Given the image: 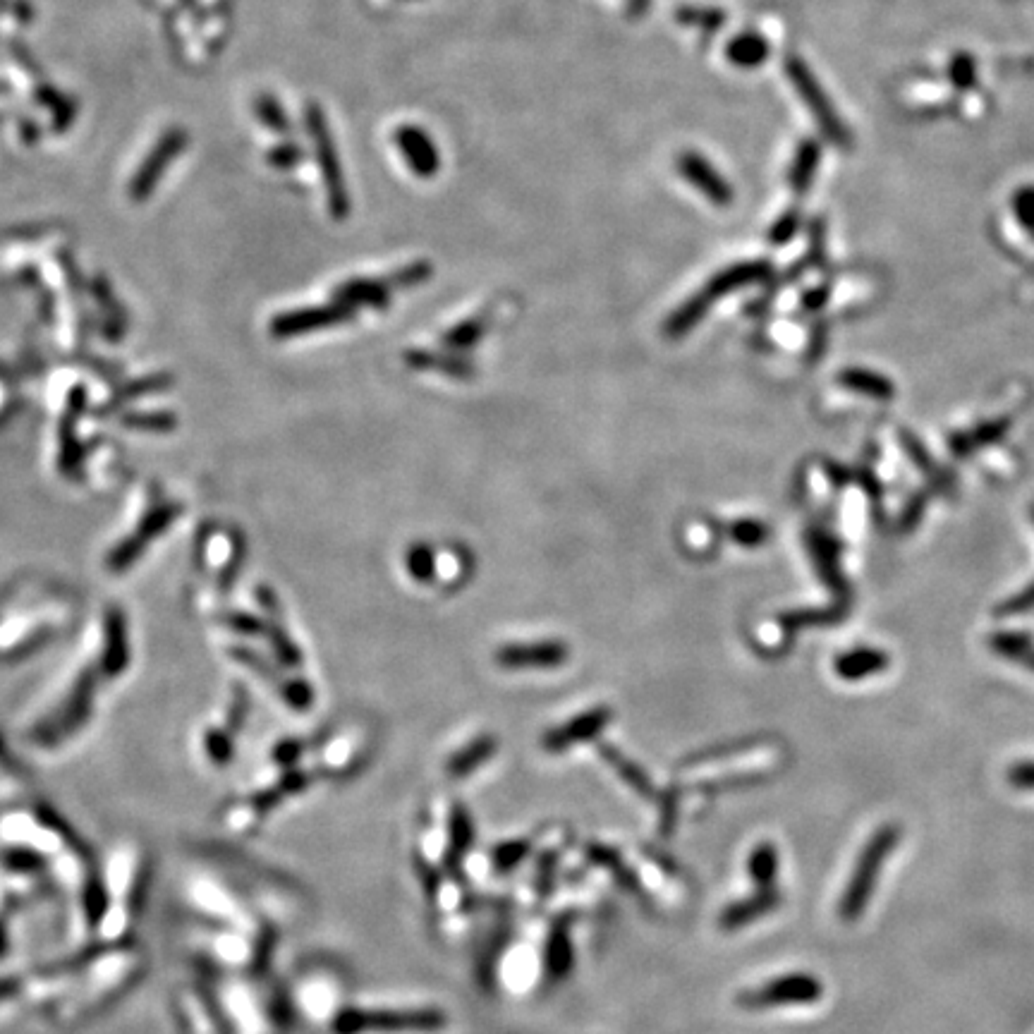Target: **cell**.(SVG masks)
<instances>
[{
    "mask_svg": "<svg viewBox=\"0 0 1034 1034\" xmlns=\"http://www.w3.org/2000/svg\"><path fill=\"white\" fill-rule=\"evenodd\" d=\"M675 168H678L680 178H683L687 185L695 187V190L702 194L704 199H709L711 204H733V185L723 178L714 163L707 161L702 154H697V151H680V156L675 158Z\"/></svg>",
    "mask_w": 1034,
    "mask_h": 1034,
    "instance_id": "obj_8",
    "label": "cell"
},
{
    "mask_svg": "<svg viewBox=\"0 0 1034 1034\" xmlns=\"http://www.w3.org/2000/svg\"><path fill=\"white\" fill-rule=\"evenodd\" d=\"M819 158L821 154L817 142L807 139V142L800 144L798 154L793 158V166H790V185H793V190L798 194H805L810 190L814 173H817L819 168Z\"/></svg>",
    "mask_w": 1034,
    "mask_h": 1034,
    "instance_id": "obj_23",
    "label": "cell"
},
{
    "mask_svg": "<svg viewBox=\"0 0 1034 1034\" xmlns=\"http://www.w3.org/2000/svg\"><path fill=\"white\" fill-rule=\"evenodd\" d=\"M333 302L348 304L352 309H386L391 304V288L386 281H376V278H350L338 285Z\"/></svg>",
    "mask_w": 1034,
    "mask_h": 1034,
    "instance_id": "obj_14",
    "label": "cell"
},
{
    "mask_svg": "<svg viewBox=\"0 0 1034 1034\" xmlns=\"http://www.w3.org/2000/svg\"><path fill=\"white\" fill-rule=\"evenodd\" d=\"M599 752H601V757H604L606 762L611 764V769L616 771V774L623 778V781L628 783L632 790H637V793L644 795V798H654V795H656L654 793V783L649 781L647 774H644L640 766L632 764L630 759L625 757V754H620L616 747H611V745H601Z\"/></svg>",
    "mask_w": 1034,
    "mask_h": 1034,
    "instance_id": "obj_22",
    "label": "cell"
},
{
    "mask_svg": "<svg viewBox=\"0 0 1034 1034\" xmlns=\"http://www.w3.org/2000/svg\"><path fill=\"white\" fill-rule=\"evenodd\" d=\"M795 230H798V214H795V211H788V214H783L774 223V228H771V235L769 237H771V242H774V245H786L790 237L795 235Z\"/></svg>",
    "mask_w": 1034,
    "mask_h": 1034,
    "instance_id": "obj_38",
    "label": "cell"
},
{
    "mask_svg": "<svg viewBox=\"0 0 1034 1034\" xmlns=\"http://www.w3.org/2000/svg\"><path fill=\"white\" fill-rule=\"evenodd\" d=\"M1008 783L1018 790H1034V762H1020L1008 769Z\"/></svg>",
    "mask_w": 1034,
    "mask_h": 1034,
    "instance_id": "obj_39",
    "label": "cell"
},
{
    "mask_svg": "<svg viewBox=\"0 0 1034 1034\" xmlns=\"http://www.w3.org/2000/svg\"><path fill=\"white\" fill-rule=\"evenodd\" d=\"M731 539L740 546H759L766 539V527L757 520H738L731 525Z\"/></svg>",
    "mask_w": 1034,
    "mask_h": 1034,
    "instance_id": "obj_33",
    "label": "cell"
},
{
    "mask_svg": "<svg viewBox=\"0 0 1034 1034\" xmlns=\"http://www.w3.org/2000/svg\"><path fill=\"white\" fill-rule=\"evenodd\" d=\"M769 273H771L769 261H762V259L740 261V264L728 266V269L716 273V276L711 278L707 285H704L702 293L709 297L711 304H714L723 295H731V293H735V290L764 281Z\"/></svg>",
    "mask_w": 1034,
    "mask_h": 1034,
    "instance_id": "obj_12",
    "label": "cell"
},
{
    "mask_svg": "<svg viewBox=\"0 0 1034 1034\" xmlns=\"http://www.w3.org/2000/svg\"><path fill=\"white\" fill-rule=\"evenodd\" d=\"M20 135H22V139L27 144H34V142H39V139H41V127H39V123H34V120H22V123H20Z\"/></svg>",
    "mask_w": 1034,
    "mask_h": 1034,
    "instance_id": "obj_47",
    "label": "cell"
},
{
    "mask_svg": "<svg viewBox=\"0 0 1034 1034\" xmlns=\"http://www.w3.org/2000/svg\"><path fill=\"white\" fill-rule=\"evenodd\" d=\"M900 838H903V829L896 824H886L872 833V838L857 857L853 874H850L841 903H838V917L843 922H855L865 915L874 888H877L879 872L884 869L888 855L896 850Z\"/></svg>",
    "mask_w": 1034,
    "mask_h": 1034,
    "instance_id": "obj_1",
    "label": "cell"
},
{
    "mask_svg": "<svg viewBox=\"0 0 1034 1034\" xmlns=\"http://www.w3.org/2000/svg\"><path fill=\"white\" fill-rule=\"evenodd\" d=\"M12 56H15L17 60H20V63H22V68H24V70H27V72H29V75H34V77H36V75H39V77H41V68H39V65H36V63H34V60H32V56H29V51H27V48H24V46H12Z\"/></svg>",
    "mask_w": 1034,
    "mask_h": 1034,
    "instance_id": "obj_44",
    "label": "cell"
},
{
    "mask_svg": "<svg viewBox=\"0 0 1034 1034\" xmlns=\"http://www.w3.org/2000/svg\"><path fill=\"white\" fill-rule=\"evenodd\" d=\"M824 994V987L814 975L807 972H795V975L778 977L774 982H766L762 987L742 991L738 996V1006L750 1008V1011H762V1008H778V1006H802V1003H817Z\"/></svg>",
    "mask_w": 1034,
    "mask_h": 1034,
    "instance_id": "obj_5",
    "label": "cell"
},
{
    "mask_svg": "<svg viewBox=\"0 0 1034 1034\" xmlns=\"http://www.w3.org/2000/svg\"><path fill=\"white\" fill-rule=\"evenodd\" d=\"M496 750V742L494 738H489V735H484V738L474 740L472 745H467L465 750L455 754L453 759L448 762V774L460 778V776H467L472 774L474 769H477L479 764H484L486 759L491 757Z\"/></svg>",
    "mask_w": 1034,
    "mask_h": 1034,
    "instance_id": "obj_24",
    "label": "cell"
},
{
    "mask_svg": "<svg viewBox=\"0 0 1034 1034\" xmlns=\"http://www.w3.org/2000/svg\"><path fill=\"white\" fill-rule=\"evenodd\" d=\"M972 75H975V65H972L967 58H960L958 63L953 65V79L963 84V87H965V84H970V77Z\"/></svg>",
    "mask_w": 1034,
    "mask_h": 1034,
    "instance_id": "obj_45",
    "label": "cell"
},
{
    "mask_svg": "<svg viewBox=\"0 0 1034 1034\" xmlns=\"http://www.w3.org/2000/svg\"><path fill=\"white\" fill-rule=\"evenodd\" d=\"M529 843L527 841H513L506 845H498L494 850V865L501 869V872H508L510 867H515L522 857L527 855Z\"/></svg>",
    "mask_w": 1034,
    "mask_h": 1034,
    "instance_id": "obj_35",
    "label": "cell"
},
{
    "mask_svg": "<svg viewBox=\"0 0 1034 1034\" xmlns=\"http://www.w3.org/2000/svg\"><path fill=\"white\" fill-rule=\"evenodd\" d=\"M903 446H905V450H908V453H910V458L915 460V465H917V467H922V470L927 472V474H936L934 462H932V458H929L927 450H924V448L920 446V441L912 439L910 434H903Z\"/></svg>",
    "mask_w": 1034,
    "mask_h": 1034,
    "instance_id": "obj_41",
    "label": "cell"
},
{
    "mask_svg": "<svg viewBox=\"0 0 1034 1034\" xmlns=\"http://www.w3.org/2000/svg\"><path fill=\"white\" fill-rule=\"evenodd\" d=\"M302 158H304V149L300 147V144L293 142V139H285V142L276 144V147L269 149V154H266V163L278 170H290V168H295L297 163H302Z\"/></svg>",
    "mask_w": 1034,
    "mask_h": 1034,
    "instance_id": "obj_32",
    "label": "cell"
},
{
    "mask_svg": "<svg viewBox=\"0 0 1034 1034\" xmlns=\"http://www.w3.org/2000/svg\"><path fill=\"white\" fill-rule=\"evenodd\" d=\"M565 661H568V647L563 642L508 644L496 652V664L503 668H553Z\"/></svg>",
    "mask_w": 1034,
    "mask_h": 1034,
    "instance_id": "obj_10",
    "label": "cell"
},
{
    "mask_svg": "<svg viewBox=\"0 0 1034 1034\" xmlns=\"http://www.w3.org/2000/svg\"><path fill=\"white\" fill-rule=\"evenodd\" d=\"M781 898H783L781 891H776V888H759L754 896L742 898V900H738V903L728 905V908L721 912V917H719L721 929H726V932H735V929H742V927H747V924L757 922L759 917L774 912L778 905H781Z\"/></svg>",
    "mask_w": 1034,
    "mask_h": 1034,
    "instance_id": "obj_13",
    "label": "cell"
},
{
    "mask_svg": "<svg viewBox=\"0 0 1034 1034\" xmlns=\"http://www.w3.org/2000/svg\"><path fill=\"white\" fill-rule=\"evenodd\" d=\"M1020 223L1034 235V190H1023L1013 199Z\"/></svg>",
    "mask_w": 1034,
    "mask_h": 1034,
    "instance_id": "obj_40",
    "label": "cell"
},
{
    "mask_svg": "<svg viewBox=\"0 0 1034 1034\" xmlns=\"http://www.w3.org/2000/svg\"><path fill=\"white\" fill-rule=\"evenodd\" d=\"M187 142H190V135H187L185 127H168V130L158 137L154 149H151L147 158L139 163L137 173L132 175L130 185H127V194H130L132 202H147L158 187V182H161L166 168L185 151Z\"/></svg>",
    "mask_w": 1034,
    "mask_h": 1034,
    "instance_id": "obj_6",
    "label": "cell"
},
{
    "mask_svg": "<svg viewBox=\"0 0 1034 1034\" xmlns=\"http://www.w3.org/2000/svg\"><path fill=\"white\" fill-rule=\"evenodd\" d=\"M709 309H711L709 297L699 290L697 295H692L690 300H685L671 316H668L666 324H664V333L668 338L685 336V333H690L692 328H695L699 321L704 319V314H707Z\"/></svg>",
    "mask_w": 1034,
    "mask_h": 1034,
    "instance_id": "obj_20",
    "label": "cell"
},
{
    "mask_svg": "<svg viewBox=\"0 0 1034 1034\" xmlns=\"http://www.w3.org/2000/svg\"><path fill=\"white\" fill-rule=\"evenodd\" d=\"M254 115H257V120L266 130L276 132V135H290V132H293V120H290V115L285 113L281 101L273 94L261 91L257 99H254Z\"/></svg>",
    "mask_w": 1034,
    "mask_h": 1034,
    "instance_id": "obj_25",
    "label": "cell"
},
{
    "mask_svg": "<svg viewBox=\"0 0 1034 1034\" xmlns=\"http://www.w3.org/2000/svg\"><path fill=\"white\" fill-rule=\"evenodd\" d=\"M888 654L874 647H857L853 652L841 654L833 661V671L843 680H865L877 675L888 666Z\"/></svg>",
    "mask_w": 1034,
    "mask_h": 1034,
    "instance_id": "obj_15",
    "label": "cell"
},
{
    "mask_svg": "<svg viewBox=\"0 0 1034 1034\" xmlns=\"http://www.w3.org/2000/svg\"><path fill=\"white\" fill-rule=\"evenodd\" d=\"M675 20L683 27H695L704 34L719 32L726 22V15L719 8H697V5H683L675 10Z\"/></svg>",
    "mask_w": 1034,
    "mask_h": 1034,
    "instance_id": "obj_27",
    "label": "cell"
},
{
    "mask_svg": "<svg viewBox=\"0 0 1034 1034\" xmlns=\"http://www.w3.org/2000/svg\"><path fill=\"white\" fill-rule=\"evenodd\" d=\"M1008 429H1011V422H1008V419H996V422L979 424V427L967 429V431H963V434L951 436L948 448H951L953 455H970L979 448L1001 441L1003 436H1006Z\"/></svg>",
    "mask_w": 1034,
    "mask_h": 1034,
    "instance_id": "obj_18",
    "label": "cell"
},
{
    "mask_svg": "<svg viewBox=\"0 0 1034 1034\" xmlns=\"http://www.w3.org/2000/svg\"><path fill=\"white\" fill-rule=\"evenodd\" d=\"M446 1018L439 1011H345L338 1015V1034L362 1032H400V1030H439Z\"/></svg>",
    "mask_w": 1034,
    "mask_h": 1034,
    "instance_id": "obj_4",
    "label": "cell"
},
{
    "mask_svg": "<svg viewBox=\"0 0 1034 1034\" xmlns=\"http://www.w3.org/2000/svg\"><path fill=\"white\" fill-rule=\"evenodd\" d=\"M407 570L415 577L417 582H431L436 573V558L431 546L427 544H415L410 551H407Z\"/></svg>",
    "mask_w": 1034,
    "mask_h": 1034,
    "instance_id": "obj_31",
    "label": "cell"
},
{
    "mask_svg": "<svg viewBox=\"0 0 1034 1034\" xmlns=\"http://www.w3.org/2000/svg\"><path fill=\"white\" fill-rule=\"evenodd\" d=\"M649 8H652V0H625V15H628V20L632 22L642 20Z\"/></svg>",
    "mask_w": 1034,
    "mask_h": 1034,
    "instance_id": "obj_43",
    "label": "cell"
},
{
    "mask_svg": "<svg viewBox=\"0 0 1034 1034\" xmlns=\"http://www.w3.org/2000/svg\"><path fill=\"white\" fill-rule=\"evenodd\" d=\"M355 319V309L348 307V304H319V307H304V309H293V312L278 314L276 319L271 321V333L276 338H293V336H304V333L324 331V328H333L345 324V321Z\"/></svg>",
    "mask_w": 1034,
    "mask_h": 1034,
    "instance_id": "obj_7",
    "label": "cell"
},
{
    "mask_svg": "<svg viewBox=\"0 0 1034 1034\" xmlns=\"http://www.w3.org/2000/svg\"><path fill=\"white\" fill-rule=\"evenodd\" d=\"M405 362L410 364L412 369L422 371H441V374L453 376V379H470L474 376V367L467 360L455 355H446V352H431V350H407Z\"/></svg>",
    "mask_w": 1034,
    "mask_h": 1034,
    "instance_id": "obj_17",
    "label": "cell"
},
{
    "mask_svg": "<svg viewBox=\"0 0 1034 1034\" xmlns=\"http://www.w3.org/2000/svg\"><path fill=\"white\" fill-rule=\"evenodd\" d=\"M484 333H486V319L484 316H474V319H467V321H462V324L450 328L446 336H443V345L450 350H467V348H472V345L477 343Z\"/></svg>",
    "mask_w": 1034,
    "mask_h": 1034,
    "instance_id": "obj_29",
    "label": "cell"
},
{
    "mask_svg": "<svg viewBox=\"0 0 1034 1034\" xmlns=\"http://www.w3.org/2000/svg\"><path fill=\"white\" fill-rule=\"evenodd\" d=\"M546 960H549L551 975L556 977H565L570 972V967H573V944H570L568 932H565L563 927L553 929Z\"/></svg>",
    "mask_w": 1034,
    "mask_h": 1034,
    "instance_id": "obj_28",
    "label": "cell"
},
{
    "mask_svg": "<svg viewBox=\"0 0 1034 1034\" xmlns=\"http://www.w3.org/2000/svg\"><path fill=\"white\" fill-rule=\"evenodd\" d=\"M783 68H786V75L790 79V84H793L795 94H798L800 101L810 108L814 123L819 125V130L824 132V137L829 139V142L838 144V147L850 144V130L845 127L843 120L838 118L836 108H833V103L829 101V96H826V91L821 89L819 79L814 77V72L807 68L805 60H800L798 56H788L786 63H783Z\"/></svg>",
    "mask_w": 1034,
    "mask_h": 1034,
    "instance_id": "obj_3",
    "label": "cell"
},
{
    "mask_svg": "<svg viewBox=\"0 0 1034 1034\" xmlns=\"http://www.w3.org/2000/svg\"><path fill=\"white\" fill-rule=\"evenodd\" d=\"M838 383L848 391L862 393L874 400H891L896 395V386L891 379L877 374L872 369H845L838 374Z\"/></svg>",
    "mask_w": 1034,
    "mask_h": 1034,
    "instance_id": "obj_19",
    "label": "cell"
},
{
    "mask_svg": "<svg viewBox=\"0 0 1034 1034\" xmlns=\"http://www.w3.org/2000/svg\"><path fill=\"white\" fill-rule=\"evenodd\" d=\"M393 144L403 156L407 168L422 180H431L441 170V154L434 139L419 125H398L393 130Z\"/></svg>",
    "mask_w": 1034,
    "mask_h": 1034,
    "instance_id": "obj_9",
    "label": "cell"
},
{
    "mask_svg": "<svg viewBox=\"0 0 1034 1034\" xmlns=\"http://www.w3.org/2000/svg\"><path fill=\"white\" fill-rule=\"evenodd\" d=\"M991 649H994V654H999L1001 659H1008V661H1018V664H1023L1030 668V671L1034 673V642L1030 635H1025V632H996L994 637L989 640Z\"/></svg>",
    "mask_w": 1034,
    "mask_h": 1034,
    "instance_id": "obj_21",
    "label": "cell"
},
{
    "mask_svg": "<svg viewBox=\"0 0 1034 1034\" xmlns=\"http://www.w3.org/2000/svg\"><path fill=\"white\" fill-rule=\"evenodd\" d=\"M5 91H8V84L0 82V94H5Z\"/></svg>",
    "mask_w": 1034,
    "mask_h": 1034,
    "instance_id": "obj_49",
    "label": "cell"
},
{
    "mask_svg": "<svg viewBox=\"0 0 1034 1034\" xmlns=\"http://www.w3.org/2000/svg\"><path fill=\"white\" fill-rule=\"evenodd\" d=\"M34 99L39 101L41 106L51 108V111H53V108H56L58 103L65 99V96L60 94L56 87H51V84H39V87H36V91H34Z\"/></svg>",
    "mask_w": 1034,
    "mask_h": 1034,
    "instance_id": "obj_42",
    "label": "cell"
},
{
    "mask_svg": "<svg viewBox=\"0 0 1034 1034\" xmlns=\"http://www.w3.org/2000/svg\"><path fill=\"white\" fill-rule=\"evenodd\" d=\"M10 12L17 17V22H24V24L32 22V17H34L32 5L24 3V0H10Z\"/></svg>",
    "mask_w": 1034,
    "mask_h": 1034,
    "instance_id": "obj_46",
    "label": "cell"
},
{
    "mask_svg": "<svg viewBox=\"0 0 1034 1034\" xmlns=\"http://www.w3.org/2000/svg\"><path fill=\"white\" fill-rule=\"evenodd\" d=\"M723 53H726V60L735 68L754 70L769 60L771 46L759 32H740L733 39H728Z\"/></svg>",
    "mask_w": 1034,
    "mask_h": 1034,
    "instance_id": "obj_16",
    "label": "cell"
},
{
    "mask_svg": "<svg viewBox=\"0 0 1034 1034\" xmlns=\"http://www.w3.org/2000/svg\"><path fill=\"white\" fill-rule=\"evenodd\" d=\"M434 276V266L429 264V261H412V264L403 266V269H398L395 273H391V276L386 278L388 288H417V285L427 283L429 278Z\"/></svg>",
    "mask_w": 1034,
    "mask_h": 1034,
    "instance_id": "obj_30",
    "label": "cell"
},
{
    "mask_svg": "<svg viewBox=\"0 0 1034 1034\" xmlns=\"http://www.w3.org/2000/svg\"><path fill=\"white\" fill-rule=\"evenodd\" d=\"M79 111V101L72 99V96H65L63 101L53 108V132H65L70 130V125L75 123Z\"/></svg>",
    "mask_w": 1034,
    "mask_h": 1034,
    "instance_id": "obj_37",
    "label": "cell"
},
{
    "mask_svg": "<svg viewBox=\"0 0 1034 1034\" xmlns=\"http://www.w3.org/2000/svg\"><path fill=\"white\" fill-rule=\"evenodd\" d=\"M750 877L759 888H774L778 877V850L771 843H762L750 855Z\"/></svg>",
    "mask_w": 1034,
    "mask_h": 1034,
    "instance_id": "obj_26",
    "label": "cell"
},
{
    "mask_svg": "<svg viewBox=\"0 0 1034 1034\" xmlns=\"http://www.w3.org/2000/svg\"><path fill=\"white\" fill-rule=\"evenodd\" d=\"M304 127H307V135L312 139L316 166H319L321 180H324L328 211H331L336 221H345L352 209L348 180H345L343 163H340L336 139L331 135V125H328L324 108L319 103H307L304 106Z\"/></svg>",
    "mask_w": 1034,
    "mask_h": 1034,
    "instance_id": "obj_2",
    "label": "cell"
},
{
    "mask_svg": "<svg viewBox=\"0 0 1034 1034\" xmlns=\"http://www.w3.org/2000/svg\"><path fill=\"white\" fill-rule=\"evenodd\" d=\"M1034 608V582H1030L1025 589H1020L1018 594L1011 596L1008 601H1003L999 606V616H1023V613L1032 611Z\"/></svg>",
    "mask_w": 1034,
    "mask_h": 1034,
    "instance_id": "obj_36",
    "label": "cell"
},
{
    "mask_svg": "<svg viewBox=\"0 0 1034 1034\" xmlns=\"http://www.w3.org/2000/svg\"><path fill=\"white\" fill-rule=\"evenodd\" d=\"M450 831H453V836H450V841H453V860L458 855H462L467 850V845H470V838H472V829H470V819H467V814L462 807H455L453 812V821H450Z\"/></svg>",
    "mask_w": 1034,
    "mask_h": 1034,
    "instance_id": "obj_34",
    "label": "cell"
},
{
    "mask_svg": "<svg viewBox=\"0 0 1034 1034\" xmlns=\"http://www.w3.org/2000/svg\"><path fill=\"white\" fill-rule=\"evenodd\" d=\"M1032 517H1034V508H1032Z\"/></svg>",
    "mask_w": 1034,
    "mask_h": 1034,
    "instance_id": "obj_50",
    "label": "cell"
},
{
    "mask_svg": "<svg viewBox=\"0 0 1034 1034\" xmlns=\"http://www.w3.org/2000/svg\"><path fill=\"white\" fill-rule=\"evenodd\" d=\"M0 12H10V3H8V0H0Z\"/></svg>",
    "mask_w": 1034,
    "mask_h": 1034,
    "instance_id": "obj_48",
    "label": "cell"
},
{
    "mask_svg": "<svg viewBox=\"0 0 1034 1034\" xmlns=\"http://www.w3.org/2000/svg\"><path fill=\"white\" fill-rule=\"evenodd\" d=\"M608 721H611V711H608L606 707L585 711V714H580V716H577V719L568 721V723H565V726L556 728V731H551V733H546L544 735V750L546 752H565V750H568V747H573L575 742L592 740L601 731H604V726H606Z\"/></svg>",
    "mask_w": 1034,
    "mask_h": 1034,
    "instance_id": "obj_11",
    "label": "cell"
}]
</instances>
